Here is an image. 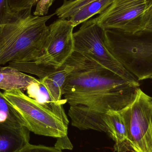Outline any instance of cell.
<instances>
[{
    "label": "cell",
    "instance_id": "4fadbf2b",
    "mask_svg": "<svg viewBox=\"0 0 152 152\" xmlns=\"http://www.w3.org/2000/svg\"><path fill=\"white\" fill-rule=\"evenodd\" d=\"M113 0H97L88 4L73 15L69 22L74 27L86 22L96 14L102 13L112 2Z\"/></svg>",
    "mask_w": 152,
    "mask_h": 152
},
{
    "label": "cell",
    "instance_id": "5b68a950",
    "mask_svg": "<svg viewBox=\"0 0 152 152\" xmlns=\"http://www.w3.org/2000/svg\"><path fill=\"white\" fill-rule=\"evenodd\" d=\"M49 26V34L41 55L34 61L20 62L24 72L34 74L43 69H58L64 66L74 53V27L69 20L60 18Z\"/></svg>",
    "mask_w": 152,
    "mask_h": 152
},
{
    "label": "cell",
    "instance_id": "9a60e30c",
    "mask_svg": "<svg viewBox=\"0 0 152 152\" xmlns=\"http://www.w3.org/2000/svg\"><path fill=\"white\" fill-rule=\"evenodd\" d=\"M96 1L97 0H64L62 5L56 10L54 14L60 18H70L85 5Z\"/></svg>",
    "mask_w": 152,
    "mask_h": 152
},
{
    "label": "cell",
    "instance_id": "277c9868",
    "mask_svg": "<svg viewBox=\"0 0 152 152\" xmlns=\"http://www.w3.org/2000/svg\"><path fill=\"white\" fill-rule=\"evenodd\" d=\"M3 93L30 132L57 138L67 136V125L50 106L38 102L21 90Z\"/></svg>",
    "mask_w": 152,
    "mask_h": 152
},
{
    "label": "cell",
    "instance_id": "ba28073f",
    "mask_svg": "<svg viewBox=\"0 0 152 152\" xmlns=\"http://www.w3.org/2000/svg\"><path fill=\"white\" fill-rule=\"evenodd\" d=\"M131 151L152 152V97L139 88L133 102L119 110Z\"/></svg>",
    "mask_w": 152,
    "mask_h": 152
},
{
    "label": "cell",
    "instance_id": "ffe728a7",
    "mask_svg": "<svg viewBox=\"0 0 152 152\" xmlns=\"http://www.w3.org/2000/svg\"><path fill=\"white\" fill-rule=\"evenodd\" d=\"M142 27L143 29L152 30V3L146 10L143 17Z\"/></svg>",
    "mask_w": 152,
    "mask_h": 152
},
{
    "label": "cell",
    "instance_id": "9c48e42d",
    "mask_svg": "<svg viewBox=\"0 0 152 152\" xmlns=\"http://www.w3.org/2000/svg\"><path fill=\"white\" fill-rule=\"evenodd\" d=\"M152 0H113L111 4L94 20L104 29L134 34L142 30V21Z\"/></svg>",
    "mask_w": 152,
    "mask_h": 152
},
{
    "label": "cell",
    "instance_id": "8fae6325",
    "mask_svg": "<svg viewBox=\"0 0 152 152\" xmlns=\"http://www.w3.org/2000/svg\"><path fill=\"white\" fill-rule=\"evenodd\" d=\"M0 129L12 133L30 135L17 111L0 91Z\"/></svg>",
    "mask_w": 152,
    "mask_h": 152
},
{
    "label": "cell",
    "instance_id": "d6986e66",
    "mask_svg": "<svg viewBox=\"0 0 152 152\" xmlns=\"http://www.w3.org/2000/svg\"><path fill=\"white\" fill-rule=\"evenodd\" d=\"M54 1V0H39L37 4L34 15L37 16L47 15L49 9Z\"/></svg>",
    "mask_w": 152,
    "mask_h": 152
},
{
    "label": "cell",
    "instance_id": "cb8c5ba5",
    "mask_svg": "<svg viewBox=\"0 0 152 152\" xmlns=\"http://www.w3.org/2000/svg\"><path fill=\"white\" fill-rule=\"evenodd\" d=\"M151 79H152V78H151Z\"/></svg>",
    "mask_w": 152,
    "mask_h": 152
},
{
    "label": "cell",
    "instance_id": "e0dca14e",
    "mask_svg": "<svg viewBox=\"0 0 152 152\" xmlns=\"http://www.w3.org/2000/svg\"><path fill=\"white\" fill-rule=\"evenodd\" d=\"M18 18L15 17L11 12L8 0H0V25L10 23Z\"/></svg>",
    "mask_w": 152,
    "mask_h": 152
},
{
    "label": "cell",
    "instance_id": "52a82bcc",
    "mask_svg": "<svg viewBox=\"0 0 152 152\" xmlns=\"http://www.w3.org/2000/svg\"><path fill=\"white\" fill-rule=\"evenodd\" d=\"M68 115L73 126L106 133L115 142L116 152L131 151L127 129L119 111H98L80 106H70Z\"/></svg>",
    "mask_w": 152,
    "mask_h": 152
},
{
    "label": "cell",
    "instance_id": "44dd1931",
    "mask_svg": "<svg viewBox=\"0 0 152 152\" xmlns=\"http://www.w3.org/2000/svg\"><path fill=\"white\" fill-rule=\"evenodd\" d=\"M57 139L58 140L55 145V148L61 150L65 149L72 150L73 149V145L71 144L67 136L63 137H59Z\"/></svg>",
    "mask_w": 152,
    "mask_h": 152
},
{
    "label": "cell",
    "instance_id": "7402d4cb",
    "mask_svg": "<svg viewBox=\"0 0 152 152\" xmlns=\"http://www.w3.org/2000/svg\"></svg>",
    "mask_w": 152,
    "mask_h": 152
},
{
    "label": "cell",
    "instance_id": "3957f363",
    "mask_svg": "<svg viewBox=\"0 0 152 152\" xmlns=\"http://www.w3.org/2000/svg\"><path fill=\"white\" fill-rule=\"evenodd\" d=\"M108 49L114 58L138 81L152 77V30L134 34L105 29Z\"/></svg>",
    "mask_w": 152,
    "mask_h": 152
},
{
    "label": "cell",
    "instance_id": "6da1fadb",
    "mask_svg": "<svg viewBox=\"0 0 152 152\" xmlns=\"http://www.w3.org/2000/svg\"><path fill=\"white\" fill-rule=\"evenodd\" d=\"M66 63L73 67L63 89L64 99L70 106L119 111L134 101L140 88V84L129 82L75 51Z\"/></svg>",
    "mask_w": 152,
    "mask_h": 152
},
{
    "label": "cell",
    "instance_id": "5bb4252c",
    "mask_svg": "<svg viewBox=\"0 0 152 152\" xmlns=\"http://www.w3.org/2000/svg\"><path fill=\"white\" fill-rule=\"evenodd\" d=\"M30 135L0 129V152H18L29 143Z\"/></svg>",
    "mask_w": 152,
    "mask_h": 152
},
{
    "label": "cell",
    "instance_id": "7c38bea8",
    "mask_svg": "<svg viewBox=\"0 0 152 152\" xmlns=\"http://www.w3.org/2000/svg\"><path fill=\"white\" fill-rule=\"evenodd\" d=\"M38 79L6 66H0V89L4 91L26 90Z\"/></svg>",
    "mask_w": 152,
    "mask_h": 152
},
{
    "label": "cell",
    "instance_id": "2e32d148",
    "mask_svg": "<svg viewBox=\"0 0 152 152\" xmlns=\"http://www.w3.org/2000/svg\"><path fill=\"white\" fill-rule=\"evenodd\" d=\"M39 0H8V5L12 14L19 17L20 14L32 10L33 6L37 4Z\"/></svg>",
    "mask_w": 152,
    "mask_h": 152
},
{
    "label": "cell",
    "instance_id": "ac0fdd59",
    "mask_svg": "<svg viewBox=\"0 0 152 152\" xmlns=\"http://www.w3.org/2000/svg\"><path fill=\"white\" fill-rule=\"evenodd\" d=\"M18 152H62L61 150L52 147L42 145H35L30 143L27 144Z\"/></svg>",
    "mask_w": 152,
    "mask_h": 152
},
{
    "label": "cell",
    "instance_id": "7a4b0ae2",
    "mask_svg": "<svg viewBox=\"0 0 152 152\" xmlns=\"http://www.w3.org/2000/svg\"><path fill=\"white\" fill-rule=\"evenodd\" d=\"M54 13L31 14V10L10 23L0 25V66L34 61L42 53L49 32L46 22Z\"/></svg>",
    "mask_w": 152,
    "mask_h": 152
},
{
    "label": "cell",
    "instance_id": "603a6c76",
    "mask_svg": "<svg viewBox=\"0 0 152 152\" xmlns=\"http://www.w3.org/2000/svg\"><path fill=\"white\" fill-rule=\"evenodd\" d=\"M54 1H55V0H54Z\"/></svg>",
    "mask_w": 152,
    "mask_h": 152
},
{
    "label": "cell",
    "instance_id": "8992f818",
    "mask_svg": "<svg viewBox=\"0 0 152 152\" xmlns=\"http://www.w3.org/2000/svg\"><path fill=\"white\" fill-rule=\"evenodd\" d=\"M75 52L95 61L127 81L139 84L135 76L129 72L112 54L107 47L105 29L94 19L84 22L74 33Z\"/></svg>",
    "mask_w": 152,
    "mask_h": 152
},
{
    "label": "cell",
    "instance_id": "30bf717a",
    "mask_svg": "<svg viewBox=\"0 0 152 152\" xmlns=\"http://www.w3.org/2000/svg\"><path fill=\"white\" fill-rule=\"evenodd\" d=\"M73 69V66L66 63L57 69H52L42 77L39 78L45 87L53 102L56 103H67L61 99L67 78Z\"/></svg>",
    "mask_w": 152,
    "mask_h": 152
}]
</instances>
